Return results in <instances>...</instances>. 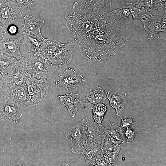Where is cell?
Masks as SVG:
<instances>
[{
    "label": "cell",
    "instance_id": "ffe728a7",
    "mask_svg": "<svg viewBox=\"0 0 166 166\" xmlns=\"http://www.w3.org/2000/svg\"><path fill=\"white\" fill-rule=\"evenodd\" d=\"M18 61L15 58L0 53V73L2 77L8 74L16 65Z\"/></svg>",
    "mask_w": 166,
    "mask_h": 166
},
{
    "label": "cell",
    "instance_id": "2e32d148",
    "mask_svg": "<svg viewBox=\"0 0 166 166\" xmlns=\"http://www.w3.org/2000/svg\"><path fill=\"white\" fill-rule=\"evenodd\" d=\"M22 107L16 103L0 101V118L3 120H10L11 117H18L22 111Z\"/></svg>",
    "mask_w": 166,
    "mask_h": 166
},
{
    "label": "cell",
    "instance_id": "3957f363",
    "mask_svg": "<svg viewBox=\"0 0 166 166\" xmlns=\"http://www.w3.org/2000/svg\"><path fill=\"white\" fill-rule=\"evenodd\" d=\"M23 16L20 7L14 2L11 0H0V24L2 33L6 32L11 25L17 26Z\"/></svg>",
    "mask_w": 166,
    "mask_h": 166
},
{
    "label": "cell",
    "instance_id": "4dcf8cb0",
    "mask_svg": "<svg viewBox=\"0 0 166 166\" xmlns=\"http://www.w3.org/2000/svg\"><path fill=\"white\" fill-rule=\"evenodd\" d=\"M112 0H110V6L111 7L112 5Z\"/></svg>",
    "mask_w": 166,
    "mask_h": 166
},
{
    "label": "cell",
    "instance_id": "484cf974",
    "mask_svg": "<svg viewBox=\"0 0 166 166\" xmlns=\"http://www.w3.org/2000/svg\"><path fill=\"white\" fill-rule=\"evenodd\" d=\"M154 6L156 9L161 11L166 9V0H154Z\"/></svg>",
    "mask_w": 166,
    "mask_h": 166
},
{
    "label": "cell",
    "instance_id": "cb8c5ba5",
    "mask_svg": "<svg viewBox=\"0 0 166 166\" xmlns=\"http://www.w3.org/2000/svg\"><path fill=\"white\" fill-rule=\"evenodd\" d=\"M121 119L120 127L122 129L129 128L131 126L135 123V120L131 116L126 117L125 116L122 118L120 116Z\"/></svg>",
    "mask_w": 166,
    "mask_h": 166
},
{
    "label": "cell",
    "instance_id": "ac0fdd59",
    "mask_svg": "<svg viewBox=\"0 0 166 166\" xmlns=\"http://www.w3.org/2000/svg\"><path fill=\"white\" fill-rule=\"evenodd\" d=\"M24 23L22 29L31 35H37L41 33L42 27L44 23V20L28 14L23 17Z\"/></svg>",
    "mask_w": 166,
    "mask_h": 166
},
{
    "label": "cell",
    "instance_id": "8fae6325",
    "mask_svg": "<svg viewBox=\"0 0 166 166\" xmlns=\"http://www.w3.org/2000/svg\"><path fill=\"white\" fill-rule=\"evenodd\" d=\"M0 40V53H3L15 58L18 61L23 57L20 50L22 37L14 39L12 35L6 32L2 33Z\"/></svg>",
    "mask_w": 166,
    "mask_h": 166
},
{
    "label": "cell",
    "instance_id": "5bb4252c",
    "mask_svg": "<svg viewBox=\"0 0 166 166\" xmlns=\"http://www.w3.org/2000/svg\"><path fill=\"white\" fill-rule=\"evenodd\" d=\"M126 93L124 92L118 93L107 91L106 99L109 102L110 106L116 111L117 118L124 112L126 102Z\"/></svg>",
    "mask_w": 166,
    "mask_h": 166
},
{
    "label": "cell",
    "instance_id": "6da1fadb",
    "mask_svg": "<svg viewBox=\"0 0 166 166\" xmlns=\"http://www.w3.org/2000/svg\"><path fill=\"white\" fill-rule=\"evenodd\" d=\"M2 96L4 101L16 103L25 109L36 105L30 99L26 83L16 85L4 82Z\"/></svg>",
    "mask_w": 166,
    "mask_h": 166
},
{
    "label": "cell",
    "instance_id": "1f68e13d",
    "mask_svg": "<svg viewBox=\"0 0 166 166\" xmlns=\"http://www.w3.org/2000/svg\"><path fill=\"white\" fill-rule=\"evenodd\" d=\"M144 0H136V1H143Z\"/></svg>",
    "mask_w": 166,
    "mask_h": 166
},
{
    "label": "cell",
    "instance_id": "30bf717a",
    "mask_svg": "<svg viewBox=\"0 0 166 166\" xmlns=\"http://www.w3.org/2000/svg\"><path fill=\"white\" fill-rule=\"evenodd\" d=\"M27 58L24 57L18 61L16 65L7 75L2 77L3 82L14 85H20L26 83L31 76L26 67Z\"/></svg>",
    "mask_w": 166,
    "mask_h": 166
},
{
    "label": "cell",
    "instance_id": "f546056e",
    "mask_svg": "<svg viewBox=\"0 0 166 166\" xmlns=\"http://www.w3.org/2000/svg\"><path fill=\"white\" fill-rule=\"evenodd\" d=\"M2 29L0 24V36L2 35Z\"/></svg>",
    "mask_w": 166,
    "mask_h": 166
},
{
    "label": "cell",
    "instance_id": "7c38bea8",
    "mask_svg": "<svg viewBox=\"0 0 166 166\" xmlns=\"http://www.w3.org/2000/svg\"><path fill=\"white\" fill-rule=\"evenodd\" d=\"M162 19V16L152 14L149 17L140 21L148 33V39L149 40H152L159 33L162 31L161 24Z\"/></svg>",
    "mask_w": 166,
    "mask_h": 166
},
{
    "label": "cell",
    "instance_id": "83f0119b",
    "mask_svg": "<svg viewBox=\"0 0 166 166\" xmlns=\"http://www.w3.org/2000/svg\"><path fill=\"white\" fill-rule=\"evenodd\" d=\"M163 19L161 22V27L162 31L166 32V10L165 13L162 16Z\"/></svg>",
    "mask_w": 166,
    "mask_h": 166
},
{
    "label": "cell",
    "instance_id": "44dd1931",
    "mask_svg": "<svg viewBox=\"0 0 166 166\" xmlns=\"http://www.w3.org/2000/svg\"><path fill=\"white\" fill-rule=\"evenodd\" d=\"M105 132L111 138L121 143L125 142L122 129L116 124L110 123L108 126L105 128Z\"/></svg>",
    "mask_w": 166,
    "mask_h": 166
},
{
    "label": "cell",
    "instance_id": "4316f807",
    "mask_svg": "<svg viewBox=\"0 0 166 166\" xmlns=\"http://www.w3.org/2000/svg\"><path fill=\"white\" fill-rule=\"evenodd\" d=\"M18 31V28L17 26L15 25H12L10 26L7 28L6 32L10 35L16 34Z\"/></svg>",
    "mask_w": 166,
    "mask_h": 166
},
{
    "label": "cell",
    "instance_id": "4fadbf2b",
    "mask_svg": "<svg viewBox=\"0 0 166 166\" xmlns=\"http://www.w3.org/2000/svg\"><path fill=\"white\" fill-rule=\"evenodd\" d=\"M63 44L57 41L44 38L38 50L33 53L49 60L56 51Z\"/></svg>",
    "mask_w": 166,
    "mask_h": 166
},
{
    "label": "cell",
    "instance_id": "52a82bcc",
    "mask_svg": "<svg viewBox=\"0 0 166 166\" xmlns=\"http://www.w3.org/2000/svg\"><path fill=\"white\" fill-rule=\"evenodd\" d=\"M86 137V143L101 148L106 132L105 128L101 124L91 121L86 117L81 121Z\"/></svg>",
    "mask_w": 166,
    "mask_h": 166
},
{
    "label": "cell",
    "instance_id": "ba28073f",
    "mask_svg": "<svg viewBox=\"0 0 166 166\" xmlns=\"http://www.w3.org/2000/svg\"><path fill=\"white\" fill-rule=\"evenodd\" d=\"M76 48V40L69 41L57 49L49 60L52 65L58 67L67 65L72 60Z\"/></svg>",
    "mask_w": 166,
    "mask_h": 166
},
{
    "label": "cell",
    "instance_id": "7a4b0ae2",
    "mask_svg": "<svg viewBox=\"0 0 166 166\" xmlns=\"http://www.w3.org/2000/svg\"><path fill=\"white\" fill-rule=\"evenodd\" d=\"M26 67L31 77L38 79H47L58 68L49 60L33 53H30L27 58Z\"/></svg>",
    "mask_w": 166,
    "mask_h": 166
},
{
    "label": "cell",
    "instance_id": "f1b7e54d",
    "mask_svg": "<svg viewBox=\"0 0 166 166\" xmlns=\"http://www.w3.org/2000/svg\"><path fill=\"white\" fill-rule=\"evenodd\" d=\"M3 84L4 82L2 79V76L0 73V101L3 99L2 92Z\"/></svg>",
    "mask_w": 166,
    "mask_h": 166
},
{
    "label": "cell",
    "instance_id": "e0dca14e",
    "mask_svg": "<svg viewBox=\"0 0 166 166\" xmlns=\"http://www.w3.org/2000/svg\"><path fill=\"white\" fill-rule=\"evenodd\" d=\"M57 96L61 105L67 108L69 114L74 117L77 111V104L80 102L78 94L70 93Z\"/></svg>",
    "mask_w": 166,
    "mask_h": 166
},
{
    "label": "cell",
    "instance_id": "5b68a950",
    "mask_svg": "<svg viewBox=\"0 0 166 166\" xmlns=\"http://www.w3.org/2000/svg\"><path fill=\"white\" fill-rule=\"evenodd\" d=\"M65 137L71 147V152L82 153L86 143L85 132L81 121L77 123L65 132Z\"/></svg>",
    "mask_w": 166,
    "mask_h": 166
},
{
    "label": "cell",
    "instance_id": "d4e9b609",
    "mask_svg": "<svg viewBox=\"0 0 166 166\" xmlns=\"http://www.w3.org/2000/svg\"><path fill=\"white\" fill-rule=\"evenodd\" d=\"M123 135L127 143L133 142L137 135L136 131L129 128L125 129L124 132L123 133Z\"/></svg>",
    "mask_w": 166,
    "mask_h": 166
},
{
    "label": "cell",
    "instance_id": "9c48e42d",
    "mask_svg": "<svg viewBox=\"0 0 166 166\" xmlns=\"http://www.w3.org/2000/svg\"><path fill=\"white\" fill-rule=\"evenodd\" d=\"M31 101L36 103L44 100L48 92L49 83L47 79H38L30 77L26 82Z\"/></svg>",
    "mask_w": 166,
    "mask_h": 166
},
{
    "label": "cell",
    "instance_id": "603a6c76",
    "mask_svg": "<svg viewBox=\"0 0 166 166\" xmlns=\"http://www.w3.org/2000/svg\"><path fill=\"white\" fill-rule=\"evenodd\" d=\"M20 7L23 15L29 12L37 0H11Z\"/></svg>",
    "mask_w": 166,
    "mask_h": 166
},
{
    "label": "cell",
    "instance_id": "d6986e66",
    "mask_svg": "<svg viewBox=\"0 0 166 166\" xmlns=\"http://www.w3.org/2000/svg\"><path fill=\"white\" fill-rule=\"evenodd\" d=\"M22 44L24 49L30 53L36 51L44 37L41 33L37 35L30 34L25 32H22Z\"/></svg>",
    "mask_w": 166,
    "mask_h": 166
},
{
    "label": "cell",
    "instance_id": "277c9868",
    "mask_svg": "<svg viewBox=\"0 0 166 166\" xmlns=\"http://www.w3.org/2000/svg\"><path fill=\"white\" fill-rule=\"evenodd\" d=\"M86 81L77 70L69 67L54 77L53 85L56 87H63L67 90L84 85Z\"/></svg>",
    "mask_w": 166,
    "mask_h": 166
},
{
    "label": "cell",
    "instance_id": "7402d4cb",
    "mask_svg": "<svg viewBox=\"0 0 166 166\" xmlns=\"http://www.w3.org/2000/svg\"><path fill=\"white\" fill-rule=\"evenodd\" d=\"M107 109L106 106L103 103H98L94 105L91 109L94 122L101 124Z\"/></svg>",
    "mask_w": 166,
    "mask_h": 166
},
{
    "label": "cell",
    "instance_id": "8992f818",
    "mask_svg": "<svg viewBox=\"0 0 166 166\" xmlns=\"http://www.w3.org/2000/svg\"><path fill=\"white\" fill-rule=\"evenodd\" d=\"M107 91L100 86L89 87L85 89L79 98L81 107L85 110L91 109L98 103H104L106 99Z\"/></svg>",
    "mask_w": 166,
    "mask_h": 166
},
{
    "label": "cell",
    "instance_id": "9a60e30c",
    "mask_svg": "<svg viewBox=\"0 0 166 166\" xmlns=\"http://www.w3.org/2000/svg\"><path fill=\"white\" fill-rule=\"evenodd\" d=\"M111 21L115 24H129L134 19L129 9L125 5L120 8H115L108 13Z\"/></svg>",
    "mask_w": 166,
    "mask_h": 166
}]
</instances>
